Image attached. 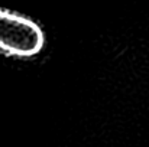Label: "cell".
I'll list each match as a JSON object with an SVG mask.
<instances>
[{"mask_svg":"<svg viewBox=\"0 0 149 147\" xmlns=\"http://www.w3.org/2000/svg\"><path fill=\"white\" fill-rule=\"evenodd\" d=\"M44 43V32L35 22L0 9V50L16 56H33Z\"/></svg>","mask_w":149,"mask_h":147,"instance_id":"6da1fadb","label":"cell"}]
</instances>
